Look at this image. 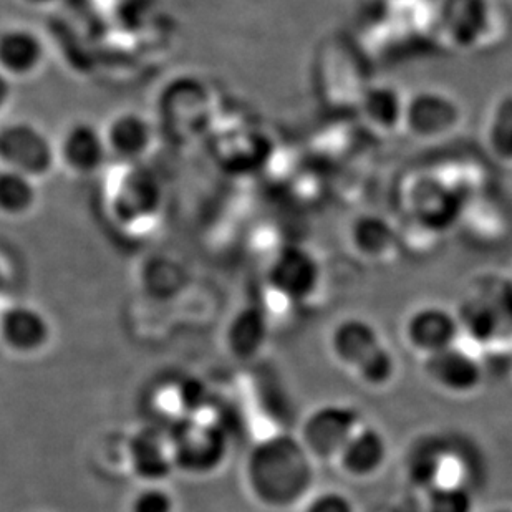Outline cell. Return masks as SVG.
<instances>
[{"instance_id": "obj_1", "label": "cell", "mask_w": 512, "mask_h": 512, "mask_svg": "<svg viewBox=\"0 0 512 512\" xmlns=\"http://www.w3.org/2000/svg\"><path fill=\"white\" fill-rule=\"evenodd\" d=\"M254 493L274 508H287L304 498L314 483L312 455L292 436H276L257 446L249 459Z\"/></svg>"}, {"instance_id": "obj_2", "label": "cell", "mask_w": 512, "mask_h": 512, "mask_svg": "<svg viewBox=\"0 0 512 512\" xmlns=\"http://www.w3.org/2000/svg\"><path fill=\"white\" fill-rule=\"evenodd\" d=\"M0 168L42 183L58 170L55 138L34 121H5L0 125Z\"/></svg>"}, {"instance_id": "obj_3", "label": "cell", "mask_w": 512, "mask_h": 512, "mask_svg": "<svg viewBox=\"0 0 512 512\" xmlns=\"http://www.w3.org/2000/svg\"><path fill=\"white\" fill-rule=\"evenodd\" d=\"M463 105L453 93L426 87L406 95L403 131L423 145L440 143L463 125Z\"/></svg>"}, {"instance_id": "obj_4", "label": "cell", "mask_w": 512, "mask_h": 512, "mask_svg": "<svg viewBox=\"0 0 512 512\" xmlns=\"http://www.w3.org/2000/svg\"><path fill=\"white\" fill-rule=\"evenodd\" d=\"M58 168L75 178H93L112 161L102 125L73 120L55 138Z\"/></svg>"}, {"instance_id": "obj_5", "label": "cell", "mask_w": 512, "mask_h": 512, "mask_svg": "<svg viewBox=\"0 0 512 512\" xmlns=\"http://www.w3.org/2000/svg\"><path fill=\"white\" fill-rule=\"evenodd\" d=\"M362 425V415L355 406L327 403L307 416L300 441L312 458L337 459Z\"/></svg>"}, {"instance_id": "obj_6", "label": "cell", "mask_w": 512, "mask_h": 512, "mask_svg": "<svg viewBox=\"0 0 512 512\" xmlns=\"http://www.w3.org/2000/svg\"><path fill=\"white\" fill-rule=\"evenodd\" d=\"M267 281L276 294L300 304L317 294L322 282V266L310 249L290 244L277 251L272 259Z\"/></svg>"}, {"instance_id": "obj_7", "label": "cell", "mask_w": 512, "mask_h": 512, "mask_svg": "<svg viewBox=\"0 0 512 512\" xmlns=\"http://www.w3.org/2000/svg\"><path fill=\"white\" fill-rule=\"evenodd\" d=\"M102 126L112 160L138 166L155 150L158 130L145 113L121 110Z\"/></svg>"}, {"instance_id": "obj_8", "label": "cell", "mask_w": 512, "mask_h": 512, "mask_svg": "<svg viewBox=\"0 0 512 512\" xmlns=\"http://www.w3.org/2000/svg\"><path fill=\"white\" fill-rule=\"evenodd\" d=\"M49 62V47L44 37L27 25L0 29V73L12 82H27L39 77Z\"/></svg>"}, {"instance_id": "obj_9", "label": "cell", "mask_w": 512, "mask_h": 512, "mask_svg": "<svg viewBox=\"0 0 512 512\" xmlns=\"http://www.w3.org/2000/svg\"><path fill=\"white\" fill-rule=\"evenodd\" d=\"M456 310L441 304H425L416 307L405 322V339L423 358L446 348L458 345L461 337Z\"/></svg>"}, {"instance_id": "obj_10", "label": "cell", "mask_w": 512, "mask_h": 512, "mask_svg": "<svg viewBox=\"0 0 512 512\" xmlns=\"http://www.w3.org/2000/svg\"><path fill=\"white\" fill-rule=\"evenodd\" d=\"M423 372L441 392L468 397L483 385L484 368L478 357L459 345L425 357Z\"/></svg>"}, {"instance_id": "obj_11", "label": "cell", "mask_w": 512, "mask_h": 512, "mask_svg": "<svg viewBox=\"0 0 512 512\" xmlns=\"http://www.w3.org/2000/svg\"><path fill=\"white\" fill-rule=\"evenodd\" d=\"M170 443L174 463L189 471H209L223 458L224 436L213 425L189 423Z\"/></svg>"}, {"instance_id": "obj_12", "label": "cell", "mask_w": 512, "mask_h": 512, "mask_svg": "<svg viewBox=\"0 0 512 512\" xmlns=\"http://www.w3.org/2000/svg\"><path fill=\"white\" fill-rule=\"evenodd\" d=\"M405 108V93L392 83H373L358 102V112L368 130L383 136L403 131Z\"/></svg>"}, {"instance_id": "obj_13", "label": "cell", "mask_w": 512, "mask_h": 512, "mask_svg": "<svg viewBox=\"0 0 512 512\" xmlns=\"http://www.w3.org/2000/svg\"><path fill=\"white\" fill-rule=\"evenodd\" d=\"M348 244L360 259L387 261L398 249V232L392 221L377 213L358 214L347 229Z\"/></svg>"}, {"instance_id": "obj_14", "label": "cell", "mask_w": 512, "mask_h": 512, "mask_svg": "<svg viewBox=\"0 0 512 512\" xmlns=\"http://www.w3.org/2000/svg\"><path fill=\"white\" fill-rule=\"evenodd\" d=\"M388 459L387 436L375 426L362 425L340 453V469L355 479L372 478Z\"/></svg>"}, {"instance_id": "obj_15", "label": "cell", "mask_w": 512, "mask_h": 512, "mask_svg": "<svg viewBox=\"0 0 512 512\" xmlns=\"http://www.w3.org/2000/svg\"><path fill=\"white\" fill-rule=\"evenodd\" d=\"M0 335L15 352H37L49 342V319L32 305H12L0 319Z\"/></svg>"}, {"instance_id": "obj_16", "label": "cell", "mask_w": 512, "mask_h": 512, "mask_svg": "<svg viewBox=\"0 0 512 512\" xmlns=\"http://www.w3.org/2000/svg\"><path fill=\"white\" fill-rule=\"evenodd\" d=\"M382 343V335L375 324L357 315L340 320L330 332L332 355L352 370Z\"/></svg>"}, {"instance_id": "obj_17", "label": "cell", "mask_w": 512, "mask_h": 512, "mask_svg": "<svg viewBox=\"0 0 512 512\" xmlns=\"http://www.w3.org/2000/svg\"><path fill=\"white\" fill-rule=\"evenodd\" d=\"M450 456V448L445 445V441L436 436H425L408 450L405 461L406 478L415 488L428 493L445 483L441 476L445 473Z\"/></svg>"}, {"instance_id": "obj_18", "label": "cell", "mask_w": 512, "mask_h": 512, "mask_svg": "<svg viewBox=\"0 0 512 512\" xmlns=\"http://www.w3.org/2000/svg\"><path fill=\"white\" fill-rule=\"evenodd\" d=\"M488 20L484 0H453L446 7L443 29L456 47L469 49L483 37Z\"/></svg>"}, {"instance_id": "obj_19", "label": "cell", "mask_w": 512, "mask_h": 512, "mask_svg": "<svg viewBox=\"0 0 512 512\" xmlns=\"http://www.w3.org/2000/svg\"><path fill=\"white\" fill-rule=\"evenodd\" d=\"M40 183L35 179L0 168V219L24 221L39 209Z\"/></svg>"}, {"instance_id": "obj_20", "label": "cell", "mask_w": 512, "mask_h": 512, "mask_svg": "<svg viewBox=\"0 0 512 512\" xmlns=\"http://www.w3.org/2000/svg\"><path fill=\"white\" fill-rule=\"evenodd\" d=\"M130 458L136 474L151 483L166 478L176 466L171 443L166 445L165 440L153 431H143L131 440Z\"/></svg>"}, {"instance_id": "obj_21", "label": "cell", "mask_w": 512, "mask_h": 512, "mask_svg": "<svg viewBox=\"0 0 512 512\" xmlns=\"http://www.w3.org/2000/svg\"><path fill=\"white\" fill-rule=\"evenodd\" d=\"M484 145L499 165L512 168V92L494 100L484 123Z\"/></svg>"}, {"instance_id": "obj_22", "label": "cell", "mask_w": 512, "mask_h": 512, "mask_svg": "<svg viewBox=\"0 0 512 512\" xmlns=\"http://www.w3.org/2000/svg\"><path fill=\"white\" fill-rule=\"evenodd\" d=\"M269 335L267 317L257 307H247L234 315L228 330V342L237 357H254Z\"/></svg>"}, {"instance_id": "obj_23", "label": "cell", "mask_w": 512, "mask_h": 512, "mask_svg": "<svg viewBox=\"0 0 512 512\" xmlns=\"http://www.w3.org/2000/svg\"><path fill=\"white\" fill-rule=\"evenodd\" d=\"M398 363L395 353L382 343L370 355L363 358L353 372L358 380L370 388H383L397 377Z\"/></svg>"}, {"instance_id": "obj_24", "label": "cell", "mask_w": 512, "mask_h": 512, "mask_svg": "<svg viewBox=\"0 0 512 512\" xmlns=\"http://www.w3.org/2000/svg\"><path fill=\"white\" fill-rule=\"evenodd\" d=\"M476 503L468 486L443 483L426 493V512H474Z\"/></svg>"}, {"instance_id": "obj_25", "label": "cell", "mask_w": 512, "mask_h": 512, "mask_svg": "<svg viewBox=\"0 0 512 512\" xmlns=\"http://www.w3.org/2000/svg\"><path fill=\"white\" fill-rule=\"evenodd\" d=\"M176 504L170 491L151 484L141 489L131 501L130 512H174Z\"/></svg>"}, {"instance_id": "obj_26", "label": "cell", "mask_w": 512, "mask_h": 512, "mask_svg": "<svg viewBox=\"0 0 512 512\" xmlns=\"http://www.w3.org/2000/svg\"><path fill=\"white\" fill-rule=\"evenodd\" d=\"M302 512H357V508L348 494L327 489L310 498Z\"/></svg>"}, {"instance_id": "obj_27", "label": "cell", "mask_w": 512, "mask_h": 512, "mask_svg": "<svg viewBox=\"0 0 512 512\" xmlns=\"http://www.w3.org/2000/svg\"><path fill=\"white\" fill-rule=\"evenodd\" d=\"M14 85L4 73H0V120L9 112L10 105L14 102Z\"/></svg>"}, {"instance_id": "obj_28", "label": "cell", "mask_w": 512, "mask_h": 512, "mask_svg": "<svg viewBox=\"0 0 512 512\" xmlns=\"http://www.w3.org/2000/svg\"><path fill=\"white\" fill-rule=\"evenodd\" d=\"M20 2L30 9H49L52 5L57 4L58 0H20Z\"/></svg>"}]
</instances>
